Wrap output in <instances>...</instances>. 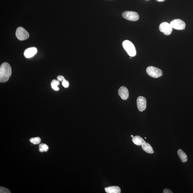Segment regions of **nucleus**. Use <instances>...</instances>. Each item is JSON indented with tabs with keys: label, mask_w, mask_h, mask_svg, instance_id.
<instances>
[{
	"label": "nucleus",
	"mask_w": 193,
	"mask_h": 193,
	"mask_svg": "<svg viewBox=\"0 0 193 193\" xmlns=\"http://www.w3.org/2000/svg\"><path fill=\"white\" fill-rule=\"evenodd\" d=\"M12 73L11 67L8 63L4 62L0 67V82L5 83L8 81Z\"/></svg>",
	"instance_id": "obj_1"
},
{
	"label": "nucleus",
	"mask_w": 193,
	"mask_h": 193,
	"mask_svg": "<svg viewBox=\"0 0 193 193\" xmlns=\"http://www.w3.org/2000/svg\"><path fill=\"white\" fill-rule=\"evenodd\" d=\"M122 46L127 54L130 57H134L136 54V51L134 45L128 40L124 41L122 43Z\"/></svg>",
	"instance_id": "obj_2"
},
{
	"label": "nucleus",
	"mask_w": 193,
	"mask_h": 193,
	"mask_svg": "<svg viewBox=\"0 0 193 193\" xmlns=\"http://www.w3.org/2000/svg\"><path fill=\"white\" fill-rule=\"evenodd\" d=\"M146 72L150 76L154 78H159L163 74L161 70L153 66L148 67L146 69Z\"/></svg>",
	"instance_id": "obj_3"
},
{
	"label": "nucleus",
	"mask_w": 193,
	"mask_h": 193,
	"mask_svg": "<svg viewBox=\"0 0 193 193\" xmlns=\"http://www.w3.org/2000/svg\"><path fill=\"white\" fill-rule=\"evenodd\" d=\"M16 36L20 41H24L28 39L30 35L28 32L22 27H18L16 32Z\"/></svg>",
	"instance_id": "obj_4"
},
{
	"label": "nucleus",
	"mask_w": 193,
	"mask_h": 193,
	"mask_svg": "<svg viewBox=\"0 0 193 193\" xmlns=\"http://www.w3.org/2000/svg\"><path fill=\"white\" fill-rule=\"evenodd\" d=\"M122 16L124 19L131 21H136L139 18V14L136 12L127 11L123 12Z\"/></svg>",
	"instance_id": "obj_5"
},
{
	"label": "nucleus",
	"mask_w": 193,
	"mask_h": 193,
	"mask_svg": "<svg viewBox=\"0 0 193 193\" xmlns=\"http://www.w3.org/2000/svg\"><path fill=\"white\" fill-rule=\"evenodd\" d=\"M159 30L165 35H170L172 31V28L170 24L166 22L162 23L159 25Z\"/></svg>",
	"instance_id": "obj_6"
},
{
	"label": "nucleus",
	"mask_w": 193,
	"mask_h": 193,
	"mask_svg": "<svg viewBox=\"0 0 193 193\" xmlns=\"http://www.w3.org/2000/svg\"><path fill=\"white\" fill-rule=\"evenodd\" d=\"M170 24L172 28L179 30H184L186 26L184 22L180 19L173 20Z\"/></svg>",
	"instance_id": "obj_7"
},
{
	"label": "nucleus",
	"mask_w": 193,
	"mask_h": 193,
	"mask_svg": "<svg viewBox=\"0 0 193 193\" xmlns=\"http://www.w3.org/2000/svg\"><path fill=\"white\" fill-rule=\"evenodd\" d=\"M138 109L141 112L143 111L146 108V100L144 97L139 96L137 100Z\"/></svg>",
	"instance_id": "obj_8"
},
{
	"label": "nucleus",
	"mask_w": 193,
	"mask_h": 193,
	"mask_svg": "<svg viewBox=\"0 0 193 193\" xmlns=\"http://www.w3.org/2000/svg\"><path fill=\"white\" fill-rule=\"evenodd\" d=\"M118 95L123 100H126L129 97V92L126 87H121L118 91Z\"/></svg>",
	"instance_id": "obj_9"
},
{
	"label": "nucleus",
	"mask_w": 193,
	"mask_h": 193,
	"mask_svg": "<svg viewBox=\"0 0 193 193\" xmlns=\"http://www.w3.org/2000/svg\"><path fill=\"white\" fill-rule=\"evenodd\" d=\"M37 52V49L36 47H31L27 48L24 53V56L27 58L32 57Z\"/></svg>",
	"instance_id": "obj_10"
},
{
	"label": "nucleus",
	"mask_w": 193,
	"mask_h": 193,
	"mask_svg": "<svg viewBox=\"0 0 193 193\" xmlns=\"http://www.w3.org/2000/svg\"><path fill=\"white\" fill-rule=\"evenodd\" d=\"M105 190L107 193H120L121 192L120 188L117 186H111L105 188Z\"/></svg>",
	"instance_id": "obj_11"
},
{
	"label": "nucleus",
	"mask_w": 193,
	"mask_h": 193,
	"mask_svg": "<svg viewBox=\"0 0 193 193\" xmlns=\"http://www.w3.org/2000/svg\"><path fill=\"white\" fill-rule=\"evenodd\" d=\"M142 149L146 153L150 154H152L154 153V151L151 145L146 142L142 144Z\"/></svg>",
	"instance_id": "obj_12"
},
{
	"label": "nucleus",
	"mask_w": 193,
	"mask_h": 193,
	"mask_svg": "<svg viewBox=\"0 0 193 193\" xmlns=\"http://www.w3.org/2000/svg\"><path fill=\"white\" fill-rule=\"evenodd\" d=\"M132 141L134 144L137 146H142L145 142V141L141 137L139 136L133 137Z\"/></svg>",
	"instance_id": "obj_13"
},
{
	"label": "nucleus",
	"mask_w": 193,
	"mask_h": 193,
	"mask_svg": "<svg viewBox=\"0 0 193 193\" xmlns=\"http://www.w3.org/2000/svg\"><path fill=\"white\" fill-rule=\"evenodd\" d=\"M177 153L182 162L185 163V162L187 161L188 156L186 153L184 152H183L181 149H179L178 150Z\"/></svg>",
	"instance_id": "obj_14"
},
{
	"label": "nucleus",
	"mask_w": 193,
	"mask_h": 193,
	"mask_svg": "<svg viewBox=\"0 0 193 193\" xmlns=\"http://www.w3.org/2000/svg\"><path fill=\"white\" fill-rule=\"evenodd\" d=\"M59 84H60V82H59V80H54L52 81L51 83L52 88L56 91H58L59 90V88L58 87Z\"/></svg>",
	"instance_id": "obj_15"
},
{
	"label": "nucleus",
	"mask_w": 193,
	"mask_h": 193,
	"mask_svg": "<svg viewBox=\"0 0 193 193\" xmlns=\"http://www.w3.org/2000/svg\"><path fill=\"white\" fill-rule=\"evenodd\" d=\"M49 147L46 144H42L39 145V151L41 152H46L48 151Z\"/></svg>",
	"instance_id": "obj_16"
},
{
	"label": "nucleus",
	"mask_w": 193,
	"mask_h": 193,
	"mask_svg": "<svg viewBox=\"0 0 193 193\" xmlns=\"http://www.w3.org/2000/svg\"><path fill=\"white\" fill-rule=\"evenodd\" d=\"M41 141V138L39 137L32 138L30 139V142L34 145L39 144L40 143Z\"/></svg>",
	"instance_id": "obj_17"
},
{
	"label": "nucleus",
	"mask_w": 193,
	"mask_h": 193,
	"mask_svg": "<svg viewBox=\"0 0 193 193\" xmlns=\"http://www.w3.org/2000/svg\"><path fill=\"white\" fill-rule=\"evenodd\" d=\"M0 193H10V190L8 188L1 187H0Z\"/></svg>",
	"instance_id": "obj_18"
},
{
	"label": "nucleus",
	"mask_w": 193,
	"mask_h": 193,
	"mask_svg": "<svg viewBox=\"0 0 193 193\" xmlns=\"http://www.w3.org/2000/svg\"><path fill=\"white\" fill-rule=\"evenodd\" d=\"M62 85L65 88H68L69 86V82L68 80H65L62 82Z\"/></svg>",
	"instance_id": "obj_19"
},
{
	"label": "nucleus",
	"mask_w": 193,
	"mask_h": 193,
	"mask_svg": "<svg viewBox=\"0 0 193 193\" xmlns=\"http://www.w3.org/2000/svg\"><path fill=\"white\" fill-rule=\"evenodd\" d=\"M57 79L59 81L62 82L65 80L64 77L62 76H58L57 77Z\"/></svg>",
	"instance_id": "obj_20"
},
{
	"label": "nucleus",
	"mask_w": 193,
	"mask_h": 193,
	"mask_svg": "<svg viewBox=\"0 0 193 193\" xmlns=\"http://www.w3.org/2000/svg\"><path fill=\"white\" fill-rule=\"evenodd\" d=\"M163 193H172V191L168 189H165L164 190H163Z\"/></svg>",
	"instance_id": "obj_21"
},
{
	"label": "nucleus",
	"mask_w": 193,
	"mask_h": 193,
	"mask_svg": "<svg viewBox=\"0 0 193 193\" xmlns=\"http://www.w3.org/2000/svg\"><path fill=\"white\" fill-rule=\"evenodd\" d=\"M157 1H159V2H162V1H165V0H156Z\"/></svg>",
	"instance_id": "obj_22"
},
{
	"label": "nucleus",
	"mask_w": 193,
	"mask_h": 193,
	"mask_svg": "<svg viewBox=\"0 0 193 193\" xmlns=\"http://www.w3.org/2000/svg\"><path fill=\"white\" fill-rule=\"evenodd\" d=\"M131 137H133V135H131Z\"/></svg>",
	"instance_id": "obj_23"
},
{
	"label": "nucleus",
	"mask_w": 193,
	"mask_h": 193,
	"mask_svg": "<svg viewBox=\"0 0 193 193\" xmlns=\"http://www.w3.org/2000/svg\"><path fill=\"white\" fill-rule=\"evenodd\" d=\"M130 59H132V57H130Z\"/></svg>",
	"instance_id": "obj_24"
},
{
	"label": "nucleus",
	"mask_w": 193,
	"mask_h": 193,
	"mask_svg": "<svg viewBox=\"0 0 193 193\" xmlns=\"http://www.w3.org/2000/svg\"><path fill=\"white\" fill-rule=\"evenodd\" d=\"M145 139H146V137H145Z\"/></svg>",
	"instance_id": "obj_25"
},
{
	"label": "nucleus",
	"mask_w": 193,
	"mask_h": 193,
	"mask_svg": "<svg viewBox=\"0 0 193 193\" xmlns=\"http://www.w3.org/2000/svg\"><path fill=\"white\" fill-rule=\"evenodd\" d=\"M146 1H149V0H146Z\"/></svg>",
	"instance_id": "obj_26"
}]
</instances>
